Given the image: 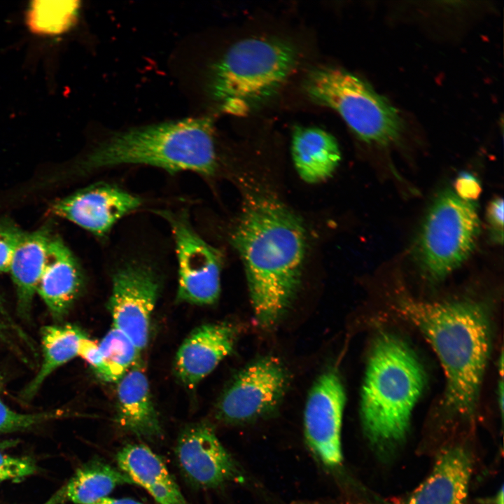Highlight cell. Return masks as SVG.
I'll list each match as a JSON object with an SVG mask.
<instances>
[{"instance_id": "3957f363", "label": "cell", "mask_w": 504, "mask_h": 504, "mask_svg": "<svg viewBox=\"0 0 504 504\" xmlns=\"http://www.w3.org/2000/svg\"><path fill=\"white\" fill-rule=\"evenodd\" d=\"M426 383L421 363L402 340L390 334L376 340L362 388L360 412L365 433L377 451H391L402 442Z\"/></svg>"}, {"instance_id": "ffe728a7", "label": "cell", "mask_w": 504, "mask_h": 504, "mask_svg": "<svg viewBox=\"0 0 504 504\" xmlns=\"http://www.w3.org/2000/svg\"><path fill=\"white\" fill-rule=\"evenodd\" d=\"M292 156L301 178L310 183L329 178L341 160L336 139L317 127H297L292 137Z\"/></svg>"}, {"instance_id": "484cf974", "label": "cell", "mask_w": 504, "mask_h": 504, "mask_svg": "<svg viewBox=\"0 0 504 504\" xmlns=\"http://www.w3.org/2000/svg\"><path fill=\"white\" fill-rule=\"evenodd\" d=\"M22 232L11 220H0V272H8L13 252Z\"/></svg>"}, {"instance_id": "d6a6232c", "label": "cell", "mask_w": 504, "mask_h": 504, "mask_svg": "<svg viewBox=\"0 0 504 504\" xmlns=\"http://www.w3.org/2000/svg\"><path fill=\"white\" fill-rule=\"evenodd\" d=\"M96 504H142L139 501L128 498H111L106 497Z\"/></svg>"}, {"instance_id": "f546056e", "label": "cell", "mask_w": 504, "mask_h": 504, "mask_svg": "<svg viewBox=\"0 0 504 504\" xmlns=\"http://www.w3.org/2000/svg\"><path fill=\"white\" fill-rule=\"evenodd\" d=\"M97 374L102 366V358L99 344L85 335L79 342L78 354Z\"/></svg>"}, {"instance_id": "5bb4252c", "label": "cell", "mask_w": 504, "mask_h": 504, "mask_svg": "<svg viewBox=\"0 0 504 504\" xmlns=\"http://www.w3.org/2000/svg\"><path fill=\"white\" fill-rule=\"evenodd\" d=\"M234 329L227 323L205 324L185 340L175 358L174 369L181 382L192 388L232 351Z\"/></svg>"}, {"instance_id": "7c38bea8", "label": "cell", "mask_w": 504, "mask_h": 504, "mask_svg": "<svg viewBox=\"0 0 504 504\" xmlns=\"http://www.w3.org/2000/svg\"><path fill=\"white\" fill-rule=\"evenodd\" d=\"M175 453L183 474L197 487L216 488L244 480L235 461L205 424L186 427L179 435Z\"/></svg>"}, {"instance_id": "8d00e7d4", "label": "cell", "mask_w": 504, "mask_h": 504, "mask_svg": "<svg viewBox=\"0 0 504 504\" xmlns=\"http://www.w3.org/2000/svg\"><path fill=\"white\" fill-rule=\"evenodd\" d=\"M3 388H4V379L0 375V392L2 391Z\"/></svg>"}, {"instance_id": "603a6c76", "label": "cell", "mask_w": 504, "mask_h": 504, "mask_svg": "<svg viewBox=\"0 0 504 504\" xmlns=\"http://www.w3.org/2000/svg\"><path fill=\"white\" fill-rule=\"evenodd\" d=\"M79 8L78 1H34L27 11L28 27L40 35L62 34L75 22Z\"/></svg>"}, {"instance_id": "1f68e13d", "label": "cell", "mask_w": 504, "mask_h": 504, "mask_svg": "<svg viewBox=\"0 0 504 504\" xmlns=\"http://www.w3.org/2000/svg\"><path fill=\"white\" fill-rule=\"evenodd\" d=\"M0 340L4 342L6 345L11 348L12 350L15 351L18 355H22V353L19 351V349L16 347L15 343L11 340V335L10 334V329L6 323L1 319L0 318Z\"/></svg>"}, {"instance_id": "d4e9b609", "label": "cell", "mask_w": 504, "mask_h": 504, "mask_svg": "<svg viewBox=\"0 0 504 504\" xmlns=\"http://www.w3.org/2000/svg\"><path fill=\"white\" fill-rule=\"evenodd\" d=\"M68 416L69 413L62 410L31 414L20 413L11 410L0 398V433L24 430Z\"/></svg>"}, {"instance_id": "9c48e42d", "label": "cell", "mask_w": 504, "mask_h": 504, "mask_svg": "<svg viewBox=\"0 0 504 504\" xmlns=\"http://www.w3.org/2000/svg\"><path fill=\"white\" fill-rule=\"evenodd\" d=\"M287 384L286 371L280 361L262 358L237 374L219 400L217 416L239 424L268 414L279 403Z\"/></svg>"}, {"instance_id": "836d02e7", "label": "cell", "mask_w": 504, "mask_h": 504, "mask_svg": "<svg viewBox=\"0 0 504 504\" xmlns=\"http://www.w3.org/2000/svg\"><path fill=\"white\" fill-rule=\"evenodd\" d=\"M66 498V487L65 486L60 488L55 492L46 502L43 504H59L63 502Z\"/></svg>"}, {"instance_id": "9a60e30c", "label": "cell", "mask_w": 504, "mask_h": 504, "mask_svg": "<svg viewBox=\"0 0 504 504\" xmlns=\"http://www.w3.org/2000/svg\"><path fill=\"white\" fill-rule=\"evenodd\" d=\"M472 470L470 454L459 445L449 447L404 504H465Z\"/></svg>"}, {"instance_id": "8992f818", "label": "cell", "mask_w": 504, "mask_h": 504, "mask_svg": "<svg viewBox=\"0 0 504 504\" xmlns=\"http://www.w3.org/2000/svg\"><path fill=\"white\" fill-rule=\"evenodd\" d=\"M309 95L336 111L363 141L386 146L402 132L397 110L367 83L340 68L319 67L305 84Z\"/></svg>"}, {"instance_id": "f1b7e54d", "label": "cell", "mask_w": 504, "mask_h": 504, "mask_svg": "<svg viewBox=\"0 0 504 504\" xmlns=\"http://www.w3.org/2000/svg\"><path fill=\"white\" fill-rule=\"evenodd\" d=\"M454 192L461 199L474 202L481 192V186L473 176L468 174L460 175L454 183Z\"/></svg>"}, {"instance_id": "4316f807", "label": "cell", "mask_w": 504, "mask_h": 504, "mask_svg": "<svg viewBox=\"0 0 504 504\" xmlns=\"http://www.w3.org/2000/svg\"><path fill=\"white\" fill-rule=\"evenodd\" d=\"M36 466L28 458L14 457L0 452V482L19 479L34 474Z\"/></svg>"}, {"instance_id": "ba28073f", "label": "cell", "mask_w": 504, "mask_h": 504, "mask_svg": "<svg viewBox=\"0 0 504 504\" xmlns=\"http://www.w3.org/2000/svg\"><path fill=\"white\" fill-rule=\"evenodd\" d=\"M174 235L178 263V301L215 302L220 293L222 256L192 228L185 213L161 211Z\"/></svg>"}, {"instance_id": "d590c367", "label": "cell", "mask_w": 504, "mask_h": 504, "mask_svg": "<svg viewBox=\"0 0 504 504\" xmlns=\"http://www.w3.org/2000/svg\"><path fill=\"white\" fill-rule=\"evenodd\" d=\"M493 504H503V488H501L492 501Z\"/></svg>"}, {"instance_id": "cb8c5ba5", "label": "cell", "mask_w": 504, "mask_h": 504, "mask_svg": "<svg viewBox=\"0 0 504 504\" xmlns=\"http://www.w3.org/2000/svg\"><path fill=\"white\" fill-rule=\"evenodd\" d=\"M99 347L102 366L97 374L105 382H118L136 363L140 352L130 339L114 326Z\"/></svg>"}, {"instance_id": "7402d4cb", "label": "cell", "mask_w": 504, "mask_h": 504, "mask_svg": "<svg viewBox=\"0 0 504 504\" xmlns=\"http://www.w3.org/2000/svg\"><path fill=\"white\" fill-rule=\"evenodd\" d=\"M124 484L134 483L120 470L94 461L79 468L65 485L66 498L76 504H96Z\"/></svg>"}, {"instance_id": "6da1fadb", "label": "cell", "mask_w": 504, "mask_h": 504, "mask_svg": "<svg viewBox=\"0 0 504 504\" xmlns=\"http://www.w3.org/2000/svg\"><path fill=\"white\" fill-rule=\"evenodd\" d=\"M246 270L256 321L274 324L300 285L306 248L305 231L295 214L274 196L246 195L232 234Z\"/></svg>"}, {"instance_id": "52a82bcc", "label": "cell", "mask_w": 504, "mask_h": 504, "mask_svg": "<svg viewBox=\"0 0 504 504\" xmlns=\"http://www.w3.org/2000/svg\"><path fill=\"white\" fill-rule=\"evenodd\" d=\"M479 230L472 202L451 190L441 192L426 215L418 244V258L426 274L438 280L457 268L474 248Z\"/></svg>"}, {"instance_id": "8fae6325", "label": "cell", "mask_w": 504, "mask_h": 504, "mask_svg": "<svg viewBox=\"0 0 504 504\" xmlns=\"http://www.w3.org/2000/svg\"><path fill=\"white\" fill-rule=\"evenodd\" d=\"M346 396L338 375L323 374L309 394L304 410V435L317 458L326 465L335 467L342 459L341 427Z\"/></svg>"}, {"instance_id": "83f0119b", "label": "cell", "mask_w": 504, "mask_h": 504, "mask_svg": "<svg viewBox=\"0 0 504 504\" xmlns=\"http://www.w3.org/2000/svg\"><path fill=\"white\" fill-rule=\"evenodd\" d=\"M486 219L493 240L498 243L503 241V200L493 198L486 209Z\"/></svg>"}, {"instance_id": "5b68a950", "label": "cell", "mask_w": 504, "mask_h": 504, "mask_svg": "<svg viewBox=\"0 0 504 504\" xmlns=\"http://www.w3.org/2000/svg\"><path fill=\"white\" fill-rule=\"evenodd\" d=\"M297 58L295 49L285 41L259 37L241 40L214 64L211 95L225 112H246L280 88Z\"/></svg>"}, {"instance_id": "277c9868", "label": "cell", "mask_w": 504, "mask_h": 504, "mask_svg": "<svg viewBox=\"0 0 504 504\" xmlns=\"http://www.w3.org/2000/svg\"><path fill=\"white\" fill-rule=\"evenodd\" d=\"M132 164L212 175L217 169V155L211 120L190 118L118 132L97 146L83 167Z\"/></svg>"}, {"instance_id": "30bf717a", "label": "cell", "mask_w": 504, "mask_h": 504, "mask_svg": "<svg viewBox=\"0 0 504 504\" xmlns=\"http://www.w3.org/2000/svg\"><path fill=\"white\" fill-rule=\"evenodd\" d=\"M159 290L157 274L145 264L127 263L113 275L108 308L113 326L125 334L139 351L148 342Z\"/></svg>"}, {"instance_id": "d6986e66", "label": "cell", "mask_w": 504, "mask_h": 504, "mask_svg": "<svg viewBox=\"0 0 504 504\" xmlns=\"http://www.w3.org/2000/svg\"><path fill=\"white\" fill-rule=\"evenodd\" d=\"M120 470L159 504H188L162 460L144 444H127L116 456Z\"/></svg>"}, {"instance_id": "e575fe53", "label": "cell", "mask_w": 504, "mask_h": 504, "mask_svg": "<svg viewBox=\"0 0 504 504\" xmlns=\"http://www.w3.org/2000/svg\"><path fill=\"white\" fill-rule=\"evenodd\" d=\"M503 379L500 380V382L498 384V403L500 405V409L501 411V414L503 412Z\"/></svg>"}, {"instance_id": "2e32d148", "label": "cell", "mask_w": 504, "mask_h": 504, "mask_svg": "<svg viewBox=\"0 0 504 504\" xmlns=\"http://www.w3.org/2000/svg\"><path fill=\"white\" fill-rule=\"evenodd\" d=\"M83 281L76 258L59 237L51 235L36 293L55 320L61 321L68 314Z\"/></svg>"}, {"instance_id": "4dcf8cb0", "label": "cell", "mask_w": 504, "mask_h": 504, "mask_svg": "<svg viewBox=\"0 0 504 504\" xmlns=\"http://www.w3.org/2000/svg\"><path fill=\"white\" fill-rule=\"evenodd\" d=\"M0 314L3 317L4 321L6 322L8 326H10V328L13 329V330L20 337V338L24 342L30 345L31 342H29V339L27 338V336L26 334L20 329V328L17 326L14 320L10 316V314L8 313L5 304L4 302L0 295Z\"/></svg>"}, {"instance_id": "7a4b0ae2", "label": "cell", "mask_w": 504, "mask_h": 504, "mask_svg": "<svg viewBox=\"0 0 504 504\" xmlns=\"http://www.w3.org/2000/svg\"><path fill=\"white\" fill-rule=\"evenodd\" d=\"M398 312L426 337L446 377V403L463 416L473 414L490 350V326L476 302L400 300Z\"/></svg>"}, {"instance_id": "44dd1931", "label": "cell", "mask_w": 504, "mask_h": 504, "mask_svg": "<svg viewBox=\"0 0 504 504\" xmlns=\"http://www.w3.org/2000/svg\"><path fill=\"white\" fill-rule=\"evenodd\" d=\"M86 335L71 324L50 325L41 331L43 358L34 378L22 391V398L30 400L39 391L47 378L60 366L78 356L80 340Z\"/></svg>"}, {"instance_id": "4fadbf2b", "label": "cell", "mask_w": 504, "mask_h": 504, "mask_svg": "<svg viewBox=\"0 0 504 504\" xmlns=\"http://www.w3.org/2000/svg\"><path fill=\"white\" fill-rule=\"evenodd\" d=\"M141 203L138 197L118 187L97 183L55 202L50 211L55 216L102 237Z\"/></svg>"}, {"instance_id": "e0dca14e", "label": "cell", "mask_w": 504, "mask_h": 504, "mask_svg": "<svg viewBox=\"0 0 504 504\" xmlns=\"http://www.w3.org/2000/svg\"><path fill=\"white\" fill-rule=\"evenodd\" d=\"M117 421L125 430L140 438L158 436L161 426L153 405L147 377L139 363L118 381Z\"/></svg>"}, {"instance_id": "ac0fdd59", "label": "cell", "mask_w": 504, "mask_h": 504, "mask_svg": "<svg viewBox=\"0 0 504 504\" xmlns=\"http://www.w3.org/2000/svg\"><path fill=\"white\" fill-rule=\"evenodd\" d=\"M51 235L46 227L23 231L13 252L8 272L15 287L17 310L22 318L27 320L31 315Z\"/></svg>"}]
</instances>
